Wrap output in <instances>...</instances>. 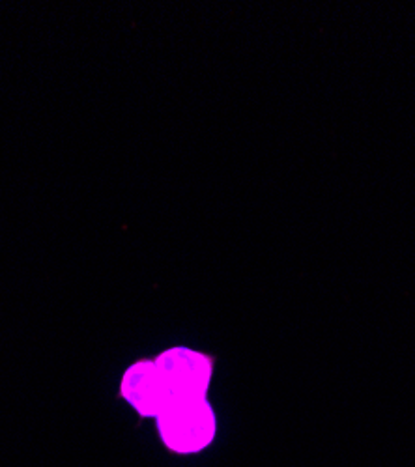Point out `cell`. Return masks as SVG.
Returning a JSON list of instances; mask_svg holds the SVG:
<instances>
[{
  "mask_svg": "<svg viewBox=\"0 0 415 467\" xmlns=\"http://www.w3.org/2000/svg\"><path fill=\"white\" fill-rule=\"evenodd\" d=\"M163 445L176 454H199L217 434V419L208 399L172 400L156 419Z\"/></svg>",
  "mask_w": 415,
  "mask_h": 467,
  "instance_id": "1",
  "label": "cell"
},
{
  "mask_svg": "<svg viewBox=\"0 0 415 467\" xmlns=\"http://www.w3.org/2000/svg\"><path fill=\"white\" fill-rule=\"evenodd\" d=\"M165 381L171 400L208 399L213 376L212 359L187 346H172L154 359Z\"/></svg>",
  "mask_w": 415,
  "mask_h": 467,
  "instance_id": "2",
  "label": "cell"
},
{
  "mask_svg": "<svg viewBox=\"0 0 415 467\" xmlns=\"http://www.w3.org/2000/svg\"><path fill=\"white\" fill-rule=\"evenodd\" d=\"M120 395L146 419H158L172 402L154 359H140L126 368L120 379Z\"/></svg>",
  "mask_w": 415,
  "mask_h": 467,
  "instance_id": "3",
  "label": "cell"
}]
</instances>
